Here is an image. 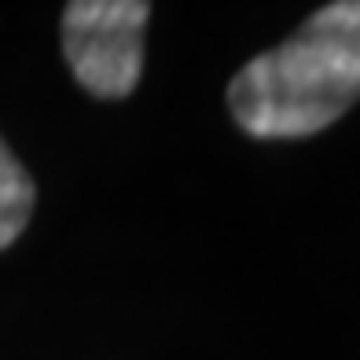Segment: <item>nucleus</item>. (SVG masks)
I'll return each instance as SVG.
<instances>
[{
  "label": "nucleus",
  "mask_w": 360,
  "mask_h": 360,
  "mask_svg": "<svg viewBox=\"0 0 360 360\" xmlns=\"http://www.w3.org/2000/svg\"><path fill=\"white\" fill-rule=\"evenodd\" d=\"M360 100V0L313 11L294 37L261 52L228 85V110L247 136L294 140L338 122Z\"/></svg>",
  "instance_id": "obj_1"
},
{
  "label": "nucleus",
  "mask_w": 360,
  "mask_h": 360,
  "mask_svg": "<svg viewBox=\"0 0 360 360\" xmlns=\"http://www.w3.org/2000/svg\"><path fill=\"white\" fill-rule=\"evenodd\" d=\"M143 0H74L63 15V56L92 96L122 100L143 70Z\"/></svg>",
  "instance_id": "obj_2"
},
{
  "label": "nucleus",
  "mask_w": 360,
  "mask_h": 360,
  "mask_svg": "<svg viewBox=\"0 0 360 360\" xmlns=\"http://www.w3.org/2000/svg\"><path fill=\"white\" fill-rule=\"evenodd\" d=\"M34 180L22 169V162L11 155V147L0 140V250L22 236L34 214Z\"/></svg>",
  "instance_id": "obj_3"
}]
</instances>
